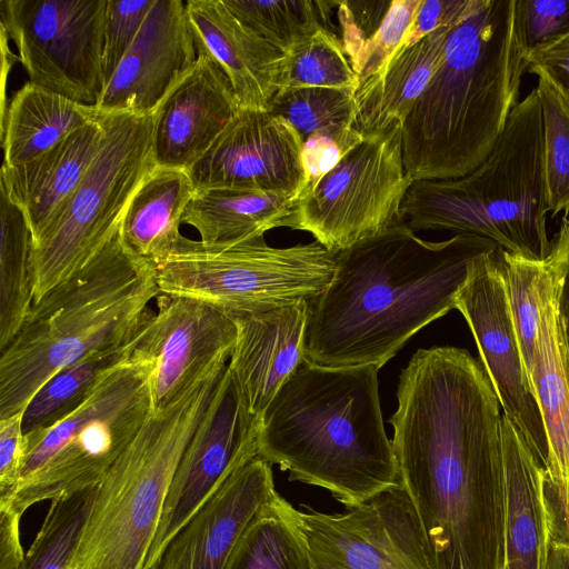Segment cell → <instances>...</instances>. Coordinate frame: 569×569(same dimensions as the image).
<instances>
[{
    "mask_svg": "<svg viewBox=\"0 0 569 569\" xmlns=\"http://www.w3.org/2000/svg\"><path fill=\"white\" fill-rule=\"evenodd\" d=\"M397 403L391 442L431 569H500L502 415L482 365L457 347L419 349Z\"/></svg>",
    "mask_w": 569,
    "mask_h": 569,
    "instance_id": "1",
    "label": "cell"
},
{
    "mask_svg": "<svg viewBox=\"0 0 569 569\" xmlns=\"http://www.w3.org/2000/svg\"><path fill=\"white\" fill-rule=\"evenodd\" d=\"M497 248L475 234L423 240L400 221L337 252L329 286L309 302L307 359L380 369L420 329L456 309L476 261Z\"/></svg>",
    "mask_w": 569,
    "mask_h": 569,
    "instance_id": "2",
    "label": "cell"
},
{
    "mask_svg": "<svg viewBox=\"0 0 569 569\" xmlns=\"http://www.w3.org/2000/svg\"><path fill=\"white\" fill-rule=\"evenodd\" d=\"M527 51L516 0H471L440 67L401 126L412 180L462 177L481 164L518 104Z\"/></svg>",
    "mask_w": 569,
    "mask_h": 569,
    "instance_id": "3",
    "label": "cell"
},
{
    "mask_svg": "<svg viewBox=\"0 0 569 569\" xmlns=\"http://www.w3.org/2000/svg\"><path fill=\"white\" fill-rule=\"evenodd\" d=\"M379 368L306 359L260 417L258 456L346 508L401 487L379 398Z\"/></svg>",
    "mask_w": 569,
    "mask_h": 569,
    "instance_id": "4",
    "label": "cell"
},
{
    "mask_svg": "<svg viewBox=\"0 0 569 569\" xmlns=\"http://www.w3.org/2000/svg\"><path fill=\"white\" fill-rule=\"evenodd\" d=\"M160 293L152 262L118 233L84 268L32 303L0 351V419L22 413L64 367L134 338Z\"/></svg>",
    "mask_w": 569,
    "mask_h": 569,
    "instance_id": "5",
    "label": "cell"
},
{
    "mask_svg": "<svg viewBox=\"0 0 569 569\" xmlns=\"http://www.w3.org/2000/svg\"><path fill=\"white\" fill-rule=\"evenodd\" d=\"M545 127L537 89L518 102L486 160L455 179L415 180L401 206L412 230L475 234L531 260L548 257Z\"/></svg>",
    "mask_w": 569,
    "mask_h": 569,
    "instance_id": "6",
    "label": "cell"
},
{
    "mask_svg": "<svg viewBox=\"0 0 569 569\" xmlns=\"http://www.w3.org/2000/svg\"><path fill=\"white\" fill-rule=\"evenodd\" d=\"M227 366L150 413L97 486L67 568L144 569L169 487Z\"/></svg>",
    "mask_w": 569,
    "mask_h": 569,
    "instance_id": "7",
    "label": "cell"
},
{
    "mask_svg": "<svg viewBox=\"0 0 569 569\" xmlns=\"http://www.w3.org/2000/svg\"><path fill=\"white\" fill-rule=\"evenodd\" d=\"M151 371L134 349L73 412L23 435L20 482L2 506L23 515L34 503L98 486L153 411Z\"/></svg>",
    "mask_w": 569,
    "mask_h": 569,
    "instance_id": "8",
    "label": "cell"
},
{
    "mask_svg": "<svg viewBox=\"0 0 569 569\" xmlns=\"http://www.w3.org/2000/svg\"><path fill=\"white\" fill-rule=\"evenodd\" d=\"M102 116L106 132L98 154L31 243L33 303L84 268L119 233L131 198L157 166V110Z\"/></svg>",
    "mask_w": 569,
    "mask_h": 569,
    "instance_id": "9",
    "label": "cell"
},
{
    "mask_svg": "<svg viewBox=\"0 0 569 569\" xmlns=\"http://www.w3.org/2000/svg\"><path fill=\"white\" fill-rule=\"evenodd\" d=\"M152 264L161 293L237 315L313 300L333 277L336 253L316 240L277 248L264 237L209 243L182 236Z\"/></svg>",
    "mask_w": 569,
    "mask_h": 569,
    "instance_id": "10",
    "label": "cell"
},
{
    "mask_svg": "<svg viewBox=\"0 0 569 569\" xmlns=\"http://www.w3.org/2000/svg\"><path fill=\"white\" fill-rule=\"evenodd\" d=\"M412 182L403 164L401 124L367 133L295 201L286 227L309 232L337 253L402 221L401 206Z\"/></svg>",
    "mask_w": 569,
    "mask_h": 569,
    "instance_id": "11",
    "label": "cell"
},
{
    "mask_svg": "<svg viewBox=\"0 0 569 569\" xmlns=\"http://www.w3.org/2000/svg\"><path fill=\"white\" fill-rule=\"evenodd\" d=\"M107 0H1V30L29 81L96 106L103 88Z\"/></svg>",
    "mask_w": 569,
    "mask_h": 569,
    "instance_id": "12",
    "label": "cell"
},
{
    "mask_svg": "<svg viewBox=\"0 0 569 569\" xmlns=\"http://www.w3.org/2000/svg\"><path fill=\"white\" fill-rule=\"evenodd\" d=\"M301 506L284 499L310 569H431L421 525L402 486L339 513Z\"/></svg>",
    "mask_w": 569,
    "mask_h": 569,
    "instance_id": "13",
    "label": "cell"
},
{
    "mask_svg": "<svg viewBox=\"0 0 569 569\" xmlns=\"http://www.w3.org/2000/svg\"><path fill=\"white\" fill-rule=\"evenodd\" d=\"M259 423L227 366L169 487L144 569H158L171 539L231 475L258 456Z\"/></svg>",
    "mask_w": 569,
    "mask_h": 569,
    "instance_id": "14",
    "label": "cell"
},
{
    "mask_svg": "<svg viewBox=\"0 0 569 569\" xmlns=\"http://www.w3.org/2000/svg\"><path fill=\"white\" fill-rule=\"evenodd\" d=\"M502 251L499 247L476 261L457 297L456 309L472 332L503 415L546 470L548 440L519 348Z\"/></svg>",
    "mask_w": 569,
    "mask_h": 569,
    "instance_id": "15",
    "label": "cell"
},
{
    "mask_svg": "<svg viewBox=\"0 0 569 569\" xmlns=\"http://www.w3.org/2000/svg\"><path fill=\"white\" fill-rule=\"evenodd\" d=\"M142 327L136 351L152 362L153 410L228 365L237 341L232 317L202 301L160 293Z\"/></svg>",
    "mask_w": 569,
    "mask_h": 569,
    "instance_id": "16",
    "label": "cell"
},
{
    "mask_svg": "<svg viewBox=\"0 0 569 569\" xmlns=\"http://www.w3.org/2000/svg\"><path fill=\"white\" fill-rule=\"evenodd\" d=\"M302 144L283 118L268 110L240 108L188 171L196 190H253L296 201L303 183Z\"/></svg>",
    "mask_w": 569,
    "mask_h": 569,
    "instance_id": "17",
    "label": "cell"
},
{
    "mask_svg": "<svg viewBox=\"0 0 569 569\" xmlns=\"http://www.w3.org/2000/svg\"><path fill=\"white\" fill-rule=\"evenodd\" d=\"M197 58L186 2L154 0L94 107L99 114L153 112Z\"/></svg>",
    "mask_w": 569,
    "mask_h": 569,
    "instance_id": "18",
    "label": "cell"
},
{
    "mask_svg": "<svg viewBox=\"0 0 569 569\" xmlns=\"http://www.w3.org/2000/svg\"><path fill=\"white\" fill-rule=\"evenodd\" d=\"M278 495L271 465L256 456L171 539L158 569H223L243 532Z\"/></svg>",
    "mask_w": 569,
    "mask_h": 569,
    "instance_id": "19",
    "label": "cell"
},
{
    "mask_svg": "<svg viewBox=\"0 0 569 569\" xmlns=\"http://www.w3.org/2000/svg\"><path fill=\"white\" fill-rule=\"evenodd\" d=\"M241 106L222 69L198 54L157 110V166L189 170L213 144Z\"/></svg>",
    "mask_w": 569,
    "mask_h": 569,
    "instance_id": "20",
    "label": "cell"
},
{
    "mask_svg": "<svg viewBox=\"0 0 569 569\" xmlns=\"http://www.w3.org/2000/svg\"><path fill=\"white\" fill-rule=\"evenodd\" d=\"M309 302L301 300L264 311L230 315L238 335L228 366L249 410L259 420L307 359Z\"/></svg>",
    "mask_w": 569,
    "mask_h": 569,
    "instance_id": "21",
    "label": "cell"
},
{
    "mask_svg": "<svg viewBox=\"0 0 569 569\" xmlns=\"http://www.w3.org/2000/svg\"><path fill=\"white\" fill-rule=\"evenodd\" d=\"M186 7L198 54L218 63L241 108L268 110L286 56L242 23L222 0H188Z\"/></svg>",
    "mask_w": 569,
    "mask_h": 569,
    "instance_id": "22",
    "label": "cell"
},
{
    "mask_svg": "<svg viewBox=\"0 0 569 569\" xmlns=\"http://www.w3.org/2000/svg\"><path fill=\"white\" fill-rule=\"evenodd\" d=\"M104 117L67 136L41 156L19 166L2 163L0 188L24 214L37 240L77 189L104 138Z\"/></svg>",
    "mask_w": 569,
    "mask_h": 569,
    "instance_id": "23",
    "label": "cell"
},
{
    "mask_svg": "<svg viewBox=\"0 0 569 569\" xmlns=\"http://www.w3.org/2000/svg\"><path fill=\"white\" fill-rule=\"evenodd\" d=\"M501 430L505 517L500 569H546L550 540L542 505L545 468L503 413Z\"/></svg>",
    "mask_w": 569,
    "mask_h": 569,
    "instance_id": "24",
    "label": "cell"
},
{
    "mask_svg": "<svg viewBox=\"0 0 569 569\" xmlns=\"http://www.w3.org/2000/svg\"><path fill=\"white\" fill-rule=\"evenodd\" d=\"M451 27L440 28L406 48L356 92L353 127L363 136L401 124L436 74Z\"/></svg>",
    "mask_w": 569,
    "mask_h": 569,
    "instance_id": "25",
    "label": "cell"
},
{
    "mask_svg": "<svg viewBox=\"0 0 569 569\" xmlns=\"http://www.w3.org/2000/svg\"><path fill=\"white\" fill-rule=\"evenodd\" d=\"M99 117L94 106L28 81L14 93L1 117L3 164L14 167L33 160Z\"/></svg>",
    "mask_w": 569,
    "mask_h": 569,
    "instance_id": "26",
    "label": "cell"
},
{
    "mask_svg": "<svg viewBox=\"0 0 569 569\" xmlns=\"http://www.w3.org/2000/svg\"><path fill=\"white\" fill-rule=\"evenodd\" d=\"M194 192L188 170L156 166L126 210L119 231L123 242L151 262L160 258L182 237V214Z\"/></svg>",
    "mask_w": 569,
    "mask_h": 569,
    "instance_id": "27",
    "label": "cell"
},
{
    "mask_svg": "<svg viewBox=\"0 0 569 569\" xmlns=\"http://www.w3.org/2000/svg\"><path fill=\"white\" fill-rule=\"evenodd\" d=\"M293 207L292 198L274 193L200 189L187 204L182 223L193 227L203 242H232L264 237L271 229L286 227Z\"/></svg>",
    "mask_w": 569,
    "mask_h": 569,
    "instance_id": "28",
    "label": "cell"
},
{
    "mask_svg": "<svg viewBox=\"0 0 569 569\" xmlns=\"http://www.w3.org/2000/svg\"><path fill=\"white\" fill-rule=\"evenodd\" d=\"M529 381L548 440L546 472L556 481L569 482V386L559 343L551 269Z\"/></svg>",
    "mask_w": 569,
    "mask_h": 569,
    "instance_id": "29",
    "label": "cell"
},
{
    "mask_svg": "<svg viewBox=\"0 0 569 569\" xmlns=\"http://www.w3.org/2000/svg\"><path fill=\"white\" fill-rule=\"evenodd\" d=\"M140 331L130 341L89 353L47 380L22 412L23 435L49 428L79 408L104 376L133 353Z\"/></svg>",
    "mask_w": 569,
    "mask_h": 569,
    "instance_id": "30",
    "label": "cell"
},
{
    "mask_svg": "<svg viewBox=\"0 0 569 569\" xmlns=\"http://www.w3.org/2000/svg\"><path fill=\"white\" fill-rule=\"evenodd\" d=\"M31 243L23 212L0 188V351L16 337L33 303Z\"/></svg>",
    "mask_w": 569,
    "mask_h": 569,
    "instance_id": "31",
    "label": "cell"
},
{
    "mask_svg": "<svg viewBox=\"0 0 569 569\" xmlns=\"http://www.w3.org/2000/svg\"><path fill=\"white\" fill-rule=\"evenodd\" d=\"M248 28L284 56L319 29H331L337 1L321 0H222Z\"/></svg>",
    "mask_w": 569,
    "mask_h": 569,
    "instance_id": "32",
    "label": "cell"
},
{
    "mask_svg": "<svg viewBox=\"0 0 569 569\" xmlns=\"http://www.w3.org/2000/svg\"><path fill=\"white\" fill-rule=\"evenodd\" d=\"M223 569H310L306 543L286 510L284 498L278 495L248 527Z\"/></svg>",
    "mask_w": 569,
    "mask_h": 569,
    "instance_id": "33",
    "label": "cell"
},
{
    "mask_svg": "<svg viewBox=\"0 0 569 569\" xmlns=\"http://www.w3.org/2000/svg\"><path fill=\"white\" fill-rule=\"evenodd\" d=\"M360 84L340 38L322 28L286 56L278 91L333 88L357 92Z\"/></svg>",
    "mask_w": 569,
    "mask_h": 569,
    "instance_id": "34",
    "label": "cell"
},
{
    "mask_svg": "<svg viewBox=\"0 0 569 569\" xmlns=\"http://www.w3.org/2000/svg\"><path fill=\"white\" fill-rule=\"evenodd\" d=\"M97 486L51 501L20 569H66L87 523Z\"/></svg>",
    "mask_w": 569,
    "mask_h": 569,
    "instance_id": "35",
    "label": "cell"
},
{
    "mask_svg": "<svg viewBox=\"0 0 569 569\" xmlns=\"http://www.w3.org/2000/svg\"><path fill=\"white\" fill-rule=\"evenodd\" d=\"M502 257L512 319L529 378L541 325L543 297L550 277V268L547 258L531 260L505 250Z\"/></svg>",
    "mask_w": 569,
    "mask_h": 569,
    "instance_id": "36",
    "label": "cell"
},
{
    "mask_svg": "<svg viewBox=\"0 0 569 569\" xmlns=\"http://www.w3.org/2000/svg\"><path fill=\"white\" fill-rule=\"evenodd\" d=\"M268 111L287 120L302 143L316 131L339 124H355L356 92L333 88H300L278 91Z\"/></svg>",
    "mask_w": 569,
    "mask_h": 569,
    "instance_id": "37",
    "label": "cell"
},
{
    "mask_svg": "<svg viewBox=\"0 0 569 569\" xmlns=\"http://www.w3.org/2000/svg\"><path fill=\"white\" fill-rule=\"evenodd\" d=\"M545 127V161L551 217L569 213V101L543 76H538Z\"/></svg>",
    "mask_w": 569,
    "mask_h": 569,
    "instance_id": "38",
    "label": "cell"
},
{
    "mask_svg": "<svg viewBox=\"0 0 569 569\" xmlns=\"http://www.w3.org/2000/svg\"><path fill=\"white\" fill-rule=\"evenodd\" d=\"M363 138L351 124L330 126L312 133L302 144L303 183L296 200L309 193Z\"/></svg>",
    "mask_w": 569,
    "mask_h": 569,
    "instance_id": "39",
    "label": "cell"
},
{
    "mask_svg": "<svg viewBox=\"0 0 569 569\" xmlns=\"http://www.w3.org/2000/svg\"><path fill=\"white\" fill-rule=\"evenodd\" d=\"M425 0H392L391 7L369 43L355 72L365 82L377 74L398 52Z\"/></svg>",
    "mask_w": 569,
    "mask_h": 569,
    "instance_id": "40",
    "label": "cell"
},
{
    "mask_svg": "<svg viewBox=\"0 0 569 569\" xmlns=\"http://www.w3.org/2000/svg\"><path fill=\"white\" fill-rule=\"evenodd\" d=\"M153 2L154 0H107L102 51L103 87L133 43Z\"/></svg>",
    "mask_w": 569,
    "mask_h": 569,
    "instance_id": "41",
    "label": "cell"
},
{
    "mask_svg": "<svg viewBox=\"0 0 569 569\" xmlns=\"http://www.w3.org/2000/svg\"><path fill=\"white\" fill-rule=\"evenodd\" d=\"M516 20L529 53L569 34V0H516Z\"/></svg>",
    "mask_w": 569,
    "mask_h": 569,
    "instance_id": "42",
    "label": "cell"
},
{
    "mask_svg": "<svg viewBox=\"0 0 569 569\" xmlns=\"http://www.w3.org/2000/svg\"><path fill=\"white\" fill-rule=\"evenodd\" d=\"M392 0L337 1L341 43L355 70L361 54L382 24Z\"/></svg>",
    "mask_w": 569,
    "mask_h": 569,
    "instance_id": "43",
    "label": "cell"
},
{
    "mask_svg": "<svg viewBox=\"0 0 569 569\" xmlns=\"http://www.w3.org/2000/svg\"><path fill=\"white\" fill-rule=\"evenodd\" d=\"M547 260L552 273L559 343L569 386V218L566 216Z\"/></svg>",
    "mask_w": 569,
    "mask_h": 569,
    "instance_id": "44",
    "label": "cell"
},
{
    "mask_svg": "<svg viewBox=\"0 0 569 569\" xmlns=\"http://www.w3.org/2000/svg\"><path fill=\"white\" fill-rule=\"evenodd\" d=\"M23 460L22 413L0 419V506L14 496Z\"/></svg>",
    "mask_w": 569,
    "mask_h": 569,
    "instance_id": "45",
    "label": "cell"
},
{
    "mask_svg": "<svg viewBox=\"0 0 569 569\" xmlns=\"http://www.w3.org/2000/svg\"><path fill=\"white\" fill-rule=\"evenodd\" d=\"M470 1L471 0H425L396 54L440 28L455 26L466 13Z\"/></svg>",
    "mask_w": 569,
    "mask_h": 569,
    "instance_id": "46",
    "label": "cell"
},
{
    "mask_svg": "<svg viewBox=\"0 0 569 569\" xmlns=\"http://www.w3.org/2000/svg\"><path fill=\"white\" fill-rule=\"evenodd\" d=\"M528 70L546 77L569 101V34L527 54Z\"/></svg>",
    "mask_w": 569,
    "mask_h": 569,
    "instance_id": "47",
    "label": "cell"
},
{
    "mask_svg": "<svg viewBox=\"0 0 569 569\" xmlns=\"http://www.w3.org/2000/svg\"><path fill=\"white\" fill-rule=\"evenodd\" d=\"M542 505L550 543H569V482L556 481L545 470Z\"/></svg>",
    "mask_w": 569,
    "mask_h": 569,
    "instance_id": "48",
    "label": "cell"
},
{
    "mask_svg": "<svg viewBox=\"0 0 569 569\" xmlns=\"http://www.w3.org/2000/svg\"><path fill=\"white\" fill-rule=\"evenodd\" d=\"M22 515L10 506H0V569H20L26 553L20 541Z\"/></svg>",
    "mask_w": 569,
    "mask_h": 569,
    "instance_id": "49",
    "label": "cell"
},
{
    "mask_svg": "<svg viewBox=\"0 0 569 569\" xmlns=\"http://www.w3.org/2000/svg\"><path fill=\"white\" fill-rule=\"evenodd\" d=\"M546 569H569V543H550Z\"/></svg>",
    "mask_w": 569,
    "mask_h": 569,
    "instance_id": "50",
    "label": "cell"
},
{
    "mask_svg": "<svg viewBox=\"0 0 569 569\" xmlns=\"http://www.w3.org/2000/svg\"><path fill=\"white\" fill-rule=\"evenodd\" d=\"M66 569H71V568H66Z\"/></svg>",
    "mask_w": 569,
    "mask_h": 569,
    "instance_id": "51",
    "label": "cell"
}]
</instances>
